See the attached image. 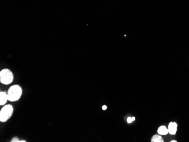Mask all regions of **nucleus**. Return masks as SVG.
<instances>
[{
    "label": "nucleus",
    "mask_w": 189,
    "mask_h": 142,
    "mask_svg": "<svg viewBox=\"0 0 189 142\" xmlns=\"http://www.w3.org/2000/svg\"><path fill=\"white\" fill-rule=\"evenodd\" d=\"M22 94V90L20 86L14 85L9 88L8 91L9 100L10 101H15L19 100Z\"/></svg>",
    "instance_id": "nucleus-1"
},
{
    "label": "nucleus",
    "mask_w": 189,
    "mask_h": 142,
    "mask_svg": "<svg viewBox=\"0 0 189 142\" xmlns=\"http://www.w3.org/2000/svg\"><path fill=\"white\" fill-rule=\"evenodd\" d=\"M158 133L160 135H167V134L169 133L168 129L165 126H160L157 130Z\"/></svg>",
    "instance_id": "nucleus-6"
},
{
    "label": "nucleus",
    "mask_w": 189,
    "mask_h": 142,
    "mask_svg": "<svg viewBox=\"0 0 189 142\" xmlns=\"http://www.w3.org/2000/svg\"><path fill=\"white\" fill-rule=\"evenodd\" d=\"M132 119H133V121H135V118L134 117H132Z\"/></svg>",
    "instance_id": "nucleus-11"
},
{
    "label": "nucleus",
    "mask_w": 189,
    "mask_h": 142,
    "mask_svg": "<svg viewBox=\"0 0 189 142\" xmlns=\"http://www.w3.org/2000/svg\"><path fill=\"white\" fill-rule=\"evenodd\" d=\"M177 129V125L176 122H170L168 126L169 133L172 135H174L176 133Z\"/></svg>",
    "instance_id": "nucleus-4"
},
{
    "label": "nucleus",
    "mask_w": 189,
    "mask_h": 142,
    "mask_svg": "<svg viewBox=\"0 0 189 142\" xmlns=\"http://www.w3.org/2000/svg\"><path fill=\"white\" fill-rule=\"evenodd\" d=\"M7 100H9L8 94L5 92H1L0 93V105H5L6 103Z\"/></svg>",
    "instance_id": "nucleus-5"
},
{
    "label": "nucleus",
    "mask_w": 189,
    "mask_h": 142,
    "mask_svg": "<svg viewBox=\"0 0 189 142\" xmlns=\"http://www.w3.org/2000/svg\"><path fill=\"white\" fill-rule=\"evenodd\" d=\"M13 113V108L11 105H6L4 106L0 111V121L1 122L7 121Z\"/></svg>",
    "instance_id": "nucleus-2"
},
{
    "label": "nucleus",
    "mask_w": 189,
    "mask_h": 142,
    "mask_svg": "<svg viewBox=\"0 0 189 142\" xmlns=\"http://www.w3.org/2000/svg\"><path fill=\"white\" fill-rule=\"evenodd\" d=\"M152 142H163V139L162 137L159 135H155L152 137L151 139Z\"/></svg>",
    "instance_id": "nucleus-7"
},
{
    "label": "nucleus",
    "mask_w": 189,
    "mask_h": 142,
    "mask_svg": "<svg viewBox=\"0 0 189 142\" xmlns=\"http://www.w3.org/2000/svg\"><path fill=\"white\" fill-rule=\"evenodd\" d=\"M13 74L10 70L4 69L0 73V81L4 84H9L13 82Z\"/></svg>",
    "instance_id": "nucleus-3"
},
{
    "label": "nucleus",
    "mask_w": 189,
    "mask_h": 142,
    "mask_svg": "<svg viewBox=\"0 0 189 142\" xmlns=\"http://www.w3.org/2000/svg\"><path fill=\"white\" fill-rule=\"evenodd\" d=\"M11 142H19L20 140L17 138H14L11 140Z\"/></svg>",
    "instance_id": "nucleus-9"
},
{
    "label": "nucleus",
    "mask_w": 189,
    "mask_h": 142,
    "mask_svg": "<svg viewBox=\"0 0 189 142\" xmlns=\"http://www.w3.org/2000/svg\"><path fill=\"white\" fill-rule=\"evenodd\" d=\"M127 122L130 123H131L133 121V119H132L131 117H128V118H127Z\"/></svg>",
    "instance_id": "nucleus-8"
},
{
    "label": "nucleus",
    "mask_w": 189,
    "mask_h": 142,
    "mask_svg": "<svg viewBox=\"0 0 189 142\" xmlns=\"http://www.w3.org/2000/svg\"><path fill=\"white\" fill-rule=\"evenodd\" d=\"M102 108H103V110H106V109H107V106H106V105H104V106H103Z\"/></svg>",
    "instance_id": "nucleus-10"
}]
</instances>
